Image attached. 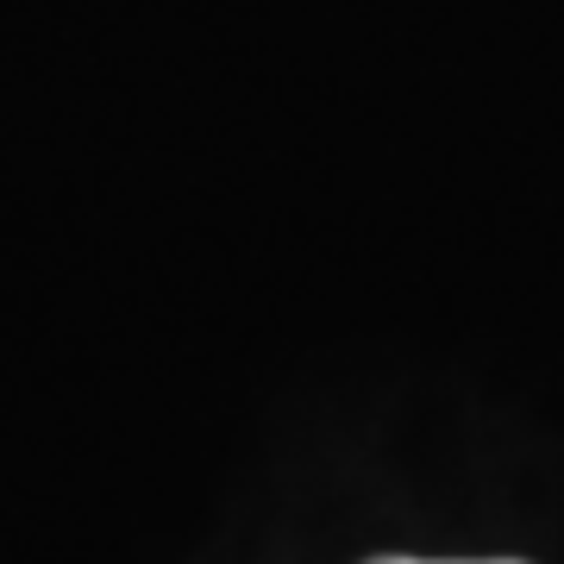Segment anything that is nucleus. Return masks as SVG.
<instances>
[{
  "label": "nucleus",
  "instance_id": "1",
  "mask_svg": "<svg viewBox=\"0 0 564 564\" xmlns=\"http://www.w3.org/2000/svg\"><path fill=\"white\" fill-rule=\"evenodd\" d=\"M370 564H527V558H370Z\"/></svg>",
  "mask_w": 564,
  "mask_h": 564
}]
</instances>
